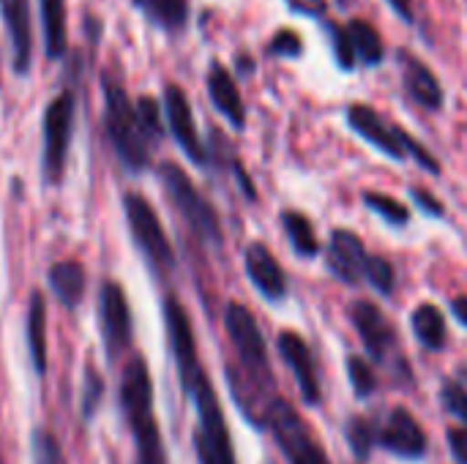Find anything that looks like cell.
Returning <instances> with one entry per match:
<instances>
[{
	"instance_id": "cell-1",
	"label": "cell",
	"mask_w": 467,
	"mask_h": 464,
	"mask_svg": "<svg viewBox=\"0 0 467 464\" xmlns=\"http://www.w3.org/2000/svg\"><path fill=\"white\" fill-rule=\"evenodd\" d=\"M224 328L238 356V369H230L233 397L241 413L254 427L265 429L271 407L279 397L274 394V372L260 325L244 304H227Z\"/></svg>"
},
{
	"instance_id": "cell-2",
	"label": "cell",
	"mask_w": 467,
	"mask_h": 464,
	"mask_svg": "<svg viewBox=\"0 0 467 464\" xmlns=\"http://www.w3.org/2000/svg\"><path fill=\"white\" fill-rule=\"evenodd\" d=\"M120 407L134 438V464H167L161 432L153 416V386L148 366L134 356L120 377Z\"/></svg>"
},
{
	"instance_id": "cell-3",
	"label": "cell",
	"mask_w": 467,
	"mask_h": 464,
	"mask_svg": "<svg viewBox=\"0 0 467 464\" xmlns=\"http://www.w3.org/2000/svg\"><path fill=\"white\" fill-rule=\"evenodd\" d=\"M104 129L107 137L129 172H142L150 164V139L140 123L137 107L131 104L123 82L104 74Z\"/></svg>"
},
{
	"instance_id": "cell-4",
	"label": "cell",
	"mask_w": 467,
	"mask_h": 464,
	"mask_svg": "<svg viewBox=\"0 0 467 464\" xmlns=\"http://www.w3.org/2000/svg\"><path fill=\"white\" fill-rule=\"evenodd\" d=\"M181 386L189 394V399L194 402V413H197V429H194L197 462L235 464V451H233V440L227 432V421H224L219 397H216L205 369H200Z\"/></svg>"
},
{
	"instance_id": "cell-5",
	"label": "cell",
	"mask_w": 467,
	"mask_h": 464,
	"mask_svg": "<svg viewBox=\"0 0 467 464\" xmlns=\"http://www.w3.org/2000/svg\"><path fill=\"white\" fill-rule=\"evenodd\" d=\"M159 178L161 186L167 191V197L172 200L175 211L183 216V222L194 230V235L211 246L222 243V224L219 216L213 211V205L197 191V186L192 183V178L172 161H164L159 167Z\"/></svg>"
},
{
	"instance_id": "cell-6",
	"label": "cell",
	"mask_w": 467,
	"mask_h": 464,
	"mask_svg": "<svg viewBox=\"0 0 467 464\" xmlns=\"http://www.w3.org/2000/svg\"><path fill=\"white\" fill-rule=\"evenodd\" d=\"M123 213H126V222H129V232H131L137 249L142 252V257L148 260V265L156 273L172 271L175 268V254H172L170 238H167L156 211L150 208V202L142 194L129 191V194H123Z\"/></svg>"
},
{
	"instance_id": "cell-7",
	"label": "cell",
	"mask_w": 467,
	"mask_h": 464,
	"mask_svg": "<svg viewBox=\"0 0 467 464\" xmlns=\"http://www.w3.org/2000/svg\"><path fill=\"white\" fill-rule=\"evenodd\" d=\"M44 148H41V175L47 183H60L68 161V148H71V134H74V93L63 90L57 93L47 112H44Z\"/></svg>"
},
{
	"instance_id": "cell-8",
	"label": "cell",
	"mask_w": 467,
	"mask_h": 464,
	"mask_svg": "<svg viewBox=\"0 0 467 464\" xmlns=\"http://www.w3.org/2000/svg\"><path fill=\"white\" fill-rule=\"evenodd\" d=\"M350 320H353L358 336L364 339L367 353L375 358V364H380V366H394L397 375H405V377L410 380L405 356L400 353V345H397V331H394V325L386 320V314H383L372 301H356V304L350 306Z\"/></svg>"
},
{
	"instance_id": "cell-9",
	"label": "cell",
	"mask_w": 467,
	"mask_h": 464,
	"mask_svg": "<svg viewBox=\"0 0 467 464\" xmlns=\"http://www.w3.org/2000/svg\"><path fill=\"white\" fill-rule=\"evenodd\" d=\"M268 429L274 432L279 449L285 451L290 464H331L326 451L312 438L306 421L285 399L274 402L271 416H268Z\"/></svg>"
},
{
	"instance_id": "cell-10",
	"label": "cell",
	"mask_w": 467,
	"mask_h": 464,
	"mask_svg": "<svg viewBox=\"0 0 467 464\" xmlns=\"http://www.w3.org/2000/svg\"><path fill=\"white\" fill-rule=\"evenodd\" d=\"M99 331L107 358L118 361L131 345V309L118 282H104L99 290Z\"/></svg>"
},
{
	"instance_id": "cell-11",
	"label": "cell",
	"mask_w": 467,
	"mask_h": 464,
	"mask_svg": "<svg viewBox=\"0 0 467 464\" xmlns=\"http://www.w3.org/2000/svg\"><path fill=\"white\" fill-rule=\"evenodd\" d=\"M375 443L402 459H421L427 454V435L405 407H394L375 427Z\"/></svg>"
},
{
	"instance_id": "cell-12",
	"label": "cell",
	"mask_w": 467,
	"mask_h": 464,
	"mask_svg": "<svg viewBox=\"0 0 467 464\" xmlns=\"http://www.w3.org/2000/svg\"><path fill=\"white\" fill-rule=\"evenodd\" d=\"M164 118H167V126L178 142V148L200 167L208 164V150L197 134V123H194V112H192V104L186 98V93L178 88V85H167L164 90Z\"/></svg>"
},
{
	"instance_id": "cell-13",
	"label": "cell",
	"mask_w": 467,
	"mask_h": 464,
	"mask_svg": "<svg viewBox=\"0 0 467 464\" xmlns=\"http://www.w3.org/2000/svg\"><path fill=\"white\" fill-rule=\"evenodd\" d=\"M276 345H279V353H282L285 364L290 366V372L298 383L301 399L309 407H317L323 402V394H320V380H317V369H315V358H312L309 345L293 331H282Z\"/></svg>"
},
{
	"instance_id": "cell-14",
	"label": "cell",
	"mask_w": 467,
	"mask_h": 464,
	"mask_svg": "<svg viewBox=\"0 0 467 464\" xmlns=\"http://www.w3.org/2000/svg\"><path fill=\"white\" fill-rule=\"evenodd\" d=\"M367 249L364 241L350 232V230H334L328 238V249H326V263L328 271L345 282L348 287H356L364 279V265H367Z\"/></svg>"
},
{
	"instance_id": "cell-15",
	"label": "cell",
	"mask_w": 467,
	"mask_h": 464,
	"mask_svg": "<svg viewBox=\"0 0 467 464\" xmlns=\"http://www.w3.org/2000/svg\"><path fill=\"white\" fill-rule=\"evenodd\" d=\"M246 263V276L254 284V290L265 301H282L287 298V276L279 265V260L271 254L265 243H249L244 252Z\"/></svg>"
},
{
	"instance_id": "cell-16",
	"label": "cell",
	"mask_w": 467,
	"mask_h": 464,
	"mask_svg": "<svg viewBox=\"0 0 467 464\" xmlns=\"http://www.w3.org/2000/svg\"><path fill=\"white\" fill-rule=\"evenodd\" d=\"M400 66H402V79H405V88L410 93V98L416 104H421L424 109L430 112H441L443 109V88H441V79L435 77V71L419 60L416 55H410L408 49H400Z\"/></svg>"
},
{
	"instance_id": "cell-17",
	"label": "cell",
	"mask_w": 467,
	"mask_h": 464,
	"mask_svg": "<svg viewBox=\"0 0 467 464\" xmlns=\"http://www.w3.org/2000/svg\"><path fill=\"white\" fill-rule=\"evenodd\" d=\"M348 126H350L361 139H367L372 148L383 150L389 159H394V161L408 159V153L402 150V145H400L397 137H394V129L386 126V123L380 120V115H378L369 104H353V107L348 109Z\"/></svg>"
},
{
	"instance_id": "cell-18",
	"label": "cell",
	"mask_w": 467,
	"mask_h": 464,
	"mask_svg": "<svg viewBox=\"0 0 467 464\" xmlns=\"http://www.w3.org/2000/svg\"><path fill=\"white\" fill-rule=\"evenodd\" d=\"M3 22L14 49V71L27 74L33 55V27H30V0H0Z\"/></svg>"
},
{
	"instance_id": "cell-19",
	"label": "cell",
	"mask_w": 467,
	"mask_h": 464,
	"mask_svg": "<svg viewBox=\"0 0 467 464\" xmlns=\"http://www.w3.org/2000/svg\"><path fill=\"white\" fill-rule=\"evenodd\" d=\"M205 82H208V96H211L213 107L227 118V123L233 129L241 131L246 126V107H244V98L238 93V85H235V79L230 74V68L213 60L211 68H208Z\"/></svg>"
},
{
	"instance_id": "cell-20",
	"label": "cell",
	"mask_w": 467,
	"mask_h": 464,
	"mask_svg": "<svg viewBox=\"0 0 467 464\" xmlns=\"http://www.w3.org/2000/svg\"><path fill=\"white\" fill-rule=\"evenodd\" d=\"M25 336H27V350H30L33 369H36V375L44 377V372H47V304H44V295L38 290L30 295L27 320H25Z\"/></svg>"
},
{
	"instance_id": "cell-21",
	"label": "cell",
	"mask_w": 467,
	"mask_h": 464,
	"mask_svg": "<svg viewBox=\"0 0 467 464\" xmlns=\"http://www.w3.org/2000/svg\"><path fill=\"white\" fill-rule=\"evenodd\" d=\"M85 282L88 273L77 260H66V263H55L49 268V287L55 293V298L66 306V309H77L82 295H85Z\"/></svg>"
},
{
	"instance_id": "cell-22",
	"label": "cell",
	"mask_w": 467,
	"mask_h": 464,
	"mask_svg": "<svg viewBox=\"0 0 467 464\" xmlns=\"http://www.w3.org/2000/svg\"><path fill=\"white\" fill-rule=\"evenodd\" d=\"M41 25H44V46L52 60L66 55L68 30H66V0H41Z\"/></svg>"
},
{
	"instance_id": "cell-23",
	"label": "cell",
	"mask_w": 467,
	"mask_h": 464,
	"mask_svg": "<svg viewBox=\"0 0 467 464\" xmlns=\"http://www.w3.org/2000/svg\"><path fill=\"white\" fill-rule=\"evenodd\" d=\"M134 5L150 25L167 33H178L189 22V0H134Z\"/></svg>"
},
{
	"instance_id": "cell-24",
	"label": "cell",
	"mask_w": 467,
	"mask_h": 464,
	"mask_svg": "<svg viewBox=\"0 0 467 464\" xmlns=\"http://www.w3.org/2000/svg\"><path fill=\"white\" fill-rule=\"evenodd\" d=\"M413 334L416 339L432 350V353H441L446 347V317L443 312L435 306V304H421L416 312H413Z\"/></svg>"
},
{
	"instance_id": "cell-25",
	"label": "cell",
	"mask_w": 467,
	"mask_h": 464,
	"mask_svg": "<svg viewBox=\"0 0 467 464\" xmlns=\"http://www.w3.org/2000/svg\"><path fill=\"white\" fill-rule=\"evenodd\" d=\"M348 36L356 52V60H361L364 66H378L386 57L383 49V38L378 33V27L367 19H350L348 22Z\"/></svg>"
},
{
	"instance_id": "cell-26",
	"label": "cell",
	"mask_w": 467,
	"mask_h": 464,
	"mask_svg": "<svg viewBox=\"0 0 467 464\" xmlns=\"http://www.w3.org/2000/svg\"><path fill=\"white\" fill-rule=\"evenodd\" d=\"M282 227L287 232V241L293 246V252L304 260H312L320 252V241L317 232L309 222V216H304L301 211H285L282 213Z\"/></svg>"
},
{
	"instance_id": "cell-27",
	"label": "cell",
	"mask_w": 467,
	"mask_h": 464,
	"mask_svg": "<svg viewBox=\"0 0 467 464\" xmlns=\"http://www.w3.org/2000/svg\"><path fill=\"white\" fill-rule=\"evenodd\" d=\"M364 205H367L372 213L383 216V219H386L389 224H394V227H405V224L410 222V211H408V205H405L402 200H394L391 194L367 191V194H364Z\"/></svg>"
},
{
	"instance_id": "cell-28",
	"label": "cell",
	"mask_w": 467,
	"mask_h": 464,
	"mask_svg": "<svg viewBox=\"0 0 467 464\" xmlns=\"http://www.w3.org/2000/svg\"><path fill=\"white\" fill-rule=\"evenodd\" d=\"M394 129V137H397V142L402 145V150L421 167V170H427V172H432V175H438L441 172V161L432 156V150L427 148V145H421L408 129H402V126H391Z\"/></svg>"
},
{
	"instance_id": "cell-29",
	"label": "cell",
	"mask_w": 467,
	"mask_h": 464,
	"mask_svg": "<svg viewBox=\"0 0 467 464\" xmlns=\"http://www.w3.org/2000/svg\"><path fill=\"white\" fill-rule=\"evenodd\" d=\"M345 438H348V443H350L353 454H356L361 462H364V459H369L372 446H375V427H372L367 418L353 416V418L348 421V427H345Z\"/></svg>"
},
{
	"instance_id": "cell-30",
	"label": "cell",
	"mask_w": 467,
	"mask_h": 464,
	"mask_svg": "<svg viewBox=\"0 0 467 464\" xmlns=\"http://www.w3.org/2000/svg\"><path fill=\"white\" fill-rule=\"evenodd\" d=\"M364 279H367V282H369L380 295H391V293H394V284H397L394 265H391L386 257H367Z\"/></svg>"
},
{
	"instance_id": "cell-31",
	"label": "cell",
	"mask_w": 467,
	"mask_h": 464,
	"mask_svg": "<svg viewBox=\"0 0 467 464\" xmlns=\"http://www.w3.org/2000/svg\"><path fill=\"white\" fill-rule=\"evenodd\" d=\"M348 375H350V383H353V391H356V397H358V399H367V397H372V394H375V388H378V377H375L372 366H369L364 358L350 356V358H348Z\"/></svg>"
},
{
	"instance_id": "cell-32",
	"label": "cell",
	"mask_w": 467,
	"mask_h": 464,
	"mask_svg": "<svg viewBox=\"0 0 467 464\" xmlns=\"http://www.w3.org/2000/svg\"><path fill=\"white\" fill-rule=\"evenodd\" d=\"M30 446H33V464H66L60 443L47 429H36L30 438Z\"/></svg>"
},
{
	"instance_id": "cell-33",
	"label": "cell",
	"mask_w": 467,
	"mask_h": 464,
	"mask_svg": "<svg viewBox=\"0 0 467 464\" xmlns=\"http://www.w3.org/2000/svg\"><path fill=\"white\" fill-rule=\"evenodd\" d=\"M328 30V38H331V49H334V60L339 63L342 71H353L356 66V52H353V44H350V36H348V27H339L334 22L326 25Z\"/></svg>"
},
{
	"instance_id": "cell-34",
	"label": "cell",
	"mask_w": 467,
	"mask_h": 464,
	"mask_svg": "<svg viewBox=\"0 0 467 464\" xmlns=\"http://www.w3.org/2000/svg\"><path fill=\"white\" fill-rule=\"evenodd\" d=\"M265 52H268V57H298L304 52V41L293 27H282L274 33Z\"/></svg>"
},
{
	"instance_id": "cell-35",
	"label": "cell",
	"mask_w": 467,
	"mask_h": 464,
	"mask_svg": "<svg viewBox=\"0 0 467 464\" xmlns=\"http://www.w3.org/2000/svg\"><path fill=\"white\" fill-rule=\"evenodd\" d=\"M137 115H140V123H142L148 139H150V142H159V139H161V131H164L159 104H156L150 96H142V98L137 101Z\"/></svg>"
},
{
	"instance_id": "cell-36",
	"label": "cell",
	"mask_w": 467,
	"mask_h": 464,
	"mask_svg": "<svg viewBox=\"0 0 467 464\" xmlns=\"http://www.w3.org/2000/svg\"><path fill=\"white\" fill-rule=\"evenodd\" d=\"M441 402L446 407L449 416H454L460 421V427H467V391L460 388L457 383H446L441 391Z\"/></svg>"
},
{
	"instance_id": "cell-37",
	"label": "cell",
	"mask_w": 467,
	"mask_h": 464,
	"mask_svg": "<svg viewBox=\"0 0 467 464\" xmlns=\"http://www.w3.org/2000/svg\"><path fill=\"white\" fill-rule=\"evenodd\" d=\"M85 380L88 383H85V397H82V413H85V418H90L96 405H99V399H101V394H104V386H101V377L93 369H88Z\"/></svg>"
},
{
	"instance_id": "cell-38",
	"label": "cell",
	"mask_w": 467,
	"mask_h": 464,
	"mask_svg": "<svg viewBox=\"0 0 467 464\" xmlns=\"http://www.w3.org/2000/svg\"><path fill=\"white\" fill-rule=\"evenodd\" d=\"M410 197H413V202L427 213V216H443L446 213V208H443V202L430 191V189H421V186H413L410 189Z\"/></svg>"
},
{
	"instance_id": "cell-39",
	"label": "cell",
	"mask_w": 467,
	"mask_h": 464,
	"mask_svg": "<svg viewBox=\"0 0 467 464\" xmlns=\"http://www.w3.org/2000/svg\"><path fill=\"white\" fill-rule=\"evenodd\" d=\"M449 446H451L454 459L460 464H467V427L449 429Z\"/></svg>"
},
{
	"instance_id": "cell-40",
	"label": "cell",
	"mask_w": 467,
	"mask_h": 464,
	"mask_svg": "<svg viewBox=\"0 0 467 464\" xmlns=\"http://www.w3.org/2000/svg\"><path fill=\"white\" fill-rule=\"evenodd\" d=\"M287 5L306 16H320L326 11V0H287Z\"/></svg>"
},
{
	"instance_id": "cell-41",
	"label": "cell",
	"mask_w": 467,
	"mask_h": 464,
	"mask_svg": "<svg viewBox=\"0 0 467 464\" xmlns=\"http://www.w3.org/2000/svg\"><path fill=\"white\" fill-rule=\"evenodd\" d=\"M233 172H235V180H238V186L244 189L246 200H249V202H254V200H257V191H254L252 178H249V175H246V170L241 167V161H233Z\"/></svg>"
},
{
	"instance_id": "cell-42",
	"label": "cell",
	"mask_w": 467,
	"mask_h": 464,
	"mask_svg": "<svg viewBox=\"0 0 467 464\" xmlns=\"http://www.w3.org/2000/svg\"><path fill=\"white\" fill-rule=\"evenodd\" d=\"M394 14L405 22H413V0H389Z\"/></svg>"
},
{
	"instance_id": "cell-43",
	"label": "cell",
	"mask_w": 467,
	"mask_h": 464,
	"mask_svg": "<svg viewBox=\"0 0 467 464\" xmlns=\"http://www.w3.org/2000/svg\"><path fill=\"white\" fill-rule=\"evenodd\" d=\"M451 312H454V317L467 328V295H460V298L451 301Z\"/></svg>"
},
{
	"instance_id": "cell-44",
	"label": "cell",
	"mask_w": 467,
	"mask_h": 464,
	"mask_svg": "<svg viewBox=\"0 0 467 464\" xmlns=\"http://www.w3.org/2000/svg\"><path fill=\"white\" fill-rule=\"evenodd\" d=\"M238 66H241V74H252V71H254V60H252V57L246 60V57L241 55V57H238Z\"/></svg>"
},
{
	"instance_id": "cell-45",
	"label": "cell",
	"mask_w": 467,
	"mask_h": 464,
	"mask_svg": "<svg viewBox=\"0 0 467 464\" xmlns=\"http://www.w3.org/2000/svg\"><path fill=\"white\" fill-rule=\"evenodd\" d=\"M339 3H342V5H350V0H339Z\"/></svg>"
},
{
	"instance_id": "cell-46",
	"label": "cell",
	"mask_w": 467,
	"mask_h": 464,
	"mask_svg": "<svg viewBox=\"0 0 467 464\" xmlns=\"http://www.w3.org/2000/svg\"><path fill=\"white\" fill-rule=\"evenodd\" d=\"M0 464H5V462H3V454H0Z\"/></svg>"
},
{
	"instance_id": "cell-47",
	"label": "cell",
	"mask_w": 467,
	"mask_h": 464,
	"mask_svg": "<svg viewBox=\"0 0 467 464\" xmlns=\"http://www.w3.org/2000/svg\"><path fill=\"white\" fill-rule=\"evenodd\" d=\"M265 464H276V462H271V459H268V462H265Z\"/></svg>"
}]
</instances>
